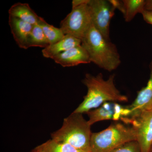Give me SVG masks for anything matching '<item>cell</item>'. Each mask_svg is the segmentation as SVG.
Instances as JSON below:
<instances>
[{"mask_svg": "<svg viewBox=\"0 0 152 152\" xmlns=\"http://www.w3.org/2000/svg\"><path fill=\"white\" fill-rule=\"evenodd\" d=\"M128 124L135 129L141 152H150L152 148V110L134 115L129 118Z\"/></svg>", "mask_w": 152, "mask_h": 152, "instance_id": "52a82bcc", "label": "cell"}, {"mask_svg": "<svg viewBox=\"0 0 152 152\" xmlns=\"http://www.w3.org/2000/svg\"><path fill=\"white\" fill-rule=\"evenodd\" d=\"M88 6L93 26L106 40L110 41V23L115 9L106 0H89Z\"/></svg>", "mask_w": 152, "mask_h": 152, "instance_id": "8992f818", "label": "cell"}, {"mask_svg": "<svg viewBox=\"0 0 152 152\" xmlns=\"http://www.w3.org/2000/svg\"><path fill=\"white\" fill-rule=\"evenodd\" d=\"M111 152H141V150L138 142L133 141L123 144Z\"/></svg>", "mask_w": 152, "mask_h": 152, "instance_id": "ac0fdd59", "label": "cell"}, {"mask_svg": "<svg viewBox=\"0 0 152 152\" xmlns=\"http://www.w3.org/2000/svg\"><path fill=\"white\" fill-rule=\"evenodd\" d=\"M29 152H43L38 147V146L36 147L34 149L31 151Z\"/></svg>", "mask_w": 152, "mask_h": 152, "instance_id": "44dd1931", "label": "cell"}, {"mask_svg": "<svg viewBox=\"0 0 152 152\" xmlns=\"http://www.w3.org/2000/svg\"><path fill=\"white\" fill-rule=\"evenodd\" d=\"M9 16L18 18L32 25L38 24L40 17L26 3H18L13 5L9 10Z\"/></svg>", "mask_w": 152, "mask_h": 152, "instance_id": "4fadbf2b", "label": "cell"}, {"mask_svg": "<svg viewBox=\"0 0 152 152\" xmlns=\"http://www.w3.org/2000/svg\"><path fill=\"white\" fill-rule=\"evenodd\" d=\"M149 67L150 78L146 86L139 91L132 104L128 106L132 112V116L140 112L152 110V61Z\"/></svg>", "mask_w": 152, "mask_h": 152, "instance_id": "30bf717a", "label": "cell"}, {"mask_svg": "<svg viewBox=\"0 0 152 152\" xmlns=\"http://www.w3.org/2000/svg\"><path fill=\"white\" fill-rule=\"evenodd\" d=\"M64 67L91 63L89 56L82 45L72 48L52 59Z\"/></svg>", "mask_w": 152, "mask_h": 152, "instance_id": "9c48e42d", "label": "cell"}, {"mask_svg": "<svg viewBox=\"0 0 152 152\" xmlns=\"http://www.w3.org/2000/svg\"><path fill=\"white\" fill-rule=\"evenodd\" d=\"M38 24L43 31L50 45L58 42L65 36L60 28H56L53 25L49 24L41 17H40Z\"/></svg>", "mask_w": 152, "mask_h": 152, "instance_id": "2e32d148", "label": "cell"}, {"mask_svg": "<svg viewBox=\"0 0 152 152\" xmlns=\"http://www.w3.org/2000/svg\"><path fill=\"white\" fill-rule=\"evenodd\" d=\"M9 24L14 39L20 48H28V41L33 25L9 16Z\"/></svg>", "mask_w": 152, "mask_h": 152, "instance_id": "8fae6325", "label": "cell"}, {"mask_svg": "<svg viewBox=\"0 0 152 152\" xmlns=\"http://www.w3.org/2000/svg\"><path fill=\"white\" fill-rule=\"evenodd\" d=\"M137 141V134L132 126L119 122L113 123L104 130L92 133L91 152H111L128 142Z\"/></svg>", "mask_w": 152, "mask_h": 152, "instance_id": "277c9868", "label": "cell"}, {"mask_svg": "<svg viewBox=\"0 0 152 152\" xmlns=\"http://www.w3.org/2000/svg\"><path fill=\"white\" fill-rule=\"evenodd\" d=\"M145 10L152 12V0L146 1Z\"/></svg>", "mask_w": 152, "mask_h": 152, "instance_id": "ffe728a7", "label": "cell"}, {"mask_svg": "<svg viewBox=\"0 0 152 152\" xmlns=\"http://www.w3.org/2000/svg\"><path fill=\"white\" fill-rule=\"evenodd\" d=\"M88 116V123L90 126L101 121L121 120L124 122L132 115L128 106L124 107L115 102H107L100 107L87 113Z\"/></svg>", "mask_w": 152, "mask_h": 152, "instance_id": "ba28073f", "label": "cell"}, {"mask_svg": "<svg viewBox=\"0 0 152 152\" xmlns=\"http://www.w3.org/2000/svg\"><path fill=\"white\" fill-rule=\"evenodd\" d=\"M144 20L152 25V12L145 10L142 13Z\"/></svg>", "mask_w": 152, "mask_h": 152, "instance_id": "d6986e66", "label": "cell"}, {"mask_svg": "<svg viewBox=\"0 0 152 152\" xmlns=\"http://www.w3.org/2000/svg\"><path fill=\"white\" fill-rule=\"evenodd\" d=\"M150 152H152V148H151V151H150Z\"/></svg>", "mask_w": 152, "mask_h": 152, "instance_id": "7402d4cb", "label": "cell"}, {"mask_svg": "<svg viewBox=\"0 0 152 152\" xmlns=\"http://www.w3.org/2000/svg\"><path fill=\"white\" fill-rule=\"evenodd\" d=\"M115 77V74L110 76L107 80H105L101 73L96 76L86 74L82 83L87 87V94L74 113H87L107 102H128V97L121 94L116 87Z\"/></svg>", "mask_w": 152, "mask_h": 152, "instance_id": "6da1fadb", "label": "cell"}, {"mask_svg": "<svg viewBox=\"0 0 152 152\" xmlns=\"http://www.w3.org/2000/svg\"><path fill=\"white\" fill-rule=\"evenodd\" d=\"M50 45L43 31L38 24L33 25L28 41V47H40L45 48Z\"/></svg>", "mask_w": 152, "mask_h": 152, "instance_id": "e0dca14e", "label": "cell"}, {"mask_svg": "<svg viewBox=\"0 0 152 152\" xmlns=\"http://www.w3.org/2000/svg\"><path fill=\"white\" fill-rule=\"evenodd\" d=\"M89 0H73L72 10L60 23L65 35L81 40L92 25L88 3Z\"/></svg>", "mask_w": 152, "mask_h": 152, "instance_id": "5b68a950", "label": "cell"}, {"mask_svg": "<svg viewBox=\"0 0 152 152\" xmlns=\"http://www.w3.org/2000/svg\"><path fill=\"white\" fill-rule=\"evenodd\" d=\"M91 126L83 114L73 112L64 119L62 126L51 135V139L67 143L77 149L91 152Z\"/></svg>", "mask_w": 152, "mask_h": 152, "instance_id": "3957f363", "label": "cell"}, {"mask_svg": "<svg viewBox=\"0 0 152 152\" xmlns=\"http://www.w3.org/2000/svg\"><path fill=\"white\" fill-rule=\"evenodd\" d=\"M38 146L43 152H85L67 143L57 141L51 139Z\"/></svg>", "mask_w": 152, "mask_h": 152, "instance_id": "9a60e30c", "label": "cell"}, {"mask_svg": "<svg viewBox=\"0 0 152 152\" xmlns=\"http://www.w3.org/2000/svg\"><path fill=\"white\" fill-rule=\"evenodd\" d=\"M82 46L89 56L91 63L105 70L112 72L121 64L116 46L106 40L92 25L82 39Z\"/></svg>", "mask_w": 152, "mask_h": 152, "instance_id": "7a4b0ae2", "label": "cell"}, {"mask_svg": "<svg viewBox=\"0 0 152 152\" xmlns=\"http://www.w3.org/2000/svg\"><path fill=\"white\" fill-rule=\"evenodd\" d=\"M124 15L125 21L130 22L138 13L145 11L146 1L144 0H123Z\"/></svg>", "mask_w": 152, "mask_h": 152, "instance_id": "5bb4252c", "label": "cell"}, {"mask_svg": "<svg viewBox=\"0 0 152 152\" xmlns=\"http://www.w3.org/2000/svg\"><path fill=\"white\" fill-rule=\"evenodd\" d=\"M81 44V40L72 36L65 35L58 42L43 49L42 53L45 58L52 59L57 55Z\"/></svg>", "mask_w": 152, "mask_h": 152, "instance_id": "7c38bea8", "label": "cell"}]
</instances>
